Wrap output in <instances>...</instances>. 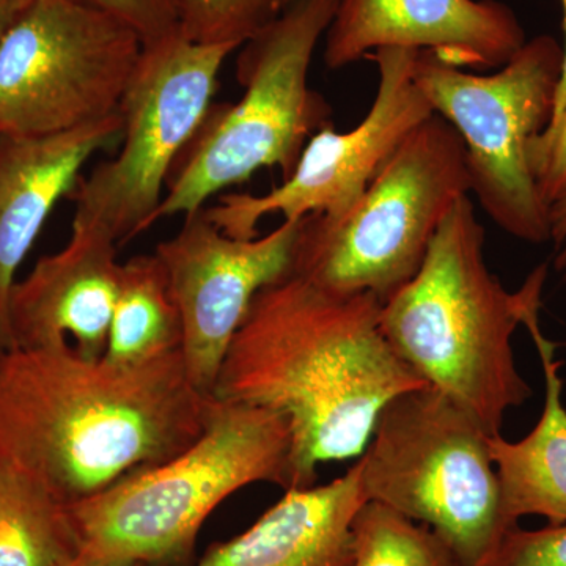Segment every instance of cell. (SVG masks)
I'll return each mask as SVG.
<instances>
[{"label": "cell", "mask_w": 566, "mask_h": 566, "mask_svg": "<svg viewBox=\"0 0 566 566\" xmlns=\"http://www.w3.org/2000/svg\"><path fill=\"white\" fill-rule=\"evenodd\" d=\"M381 307L375 294L327 292L292 273L249 305L212 397L285 417L289 490L315 486L326 461L363 455L382 408L427 386L387 342Z\"/></svg>", "instance_id": "6da1fadb"}, {"label": "cell", "mask_w": 566, "mask_h": 566, "mask_svg": "<svg viewBox=\"0 0 566 566\" xmlns=\"http://www.w3.org/2000/svg\"><path fill=\"white\" fill-rule=\"evenodd\" d=\"M211 397L181 349L118 367L71 344L0 346V461L76 504L188 449Z\"/></svg>", "instance_id": "7a4b0ae2"}, {"label": "cell", "mask_w": 566, "mask_h": 566, "mask_svg": "<svg viewBox=\"0 0 566 566\" xmlns=\"http://www.w3.org/2000/svg\"><path fill=\"white\" fill-rule=\"evenodd\" d=\"M483 245L474 203L461 197L415 277L382 303L381 331L427 385L499 436L506 412L534 394L517 370L512 337L539 314L547 266L536 268L520 292H506L488 270Z\"/></svg>", "instance_id": "3957f363"}, {"label": "cell", "mask_w": 566, "mask_h": 566, "mask_svg": "<svg viewBox=\"0 0 566 566\" xmlns=\"http://www.w3.org/2000/svg\"><path fill=\"white\" fill-rule=\"evenodd\" d=\"M285 417L211 397L199 438L181 453L70 505L77 538L71 566H182L208 516L253 483L289 490Z\"/></svg>", "instance_id": "277c9868"}, {"label": "cell", "mask_w": 566, "mask_h": 566, "mask_svg": "<svg viewBox=\"0 0 566 566\" xmlns=\"http://www.w3.org/2000/svg\"><path fill=\"white\" fill-rule=\"evenodd\" d=\"M338 0H289L268 28L240 48L238 103L212 104L175 163L155 223L191 216L216 193L279 167L289 178L311 137L331 122L329 103L308 84L319 40Z\"/></svg>", "instance_id": "5b68a950"}, {"label": "cell", "mask_w": 566, "mask_h": 566, "mask_svg": "<svg viewBox=\"0 0 566 566\" xmlns=\"http://www.w3.org/2000/svg\"><path fill=\"white\" fill-rule=\"evenodd\" d=\"M490 438L433 386L398 395L379 412L356 463L365 501L433 531L458 565H485L516 527L502 505Z\"/></svg>", "instance_id": "8992f818"}, {"label": "cell", "mask_w": 566, "mask_h": 566, "mask_svg": "<svg viewBox=\"0 0 566 566\" xmlns=\"http://www.w3.org/2000/svg\"><path fill=\"white\" fill-rule=\"evenodd\" d=\"M469 192L463 140L433 114L345 216H305L292 274L327 292L371 293L386 303L415 277L447 212Z\"/></svg>", "instance_id": "52a82bcc"}, {"label": "cell", "mask_w": 566, "mask_h": 566, "mask_svg": "<svg viewBox=\"0 0 566 566\" xmlns=\"http://www.w3.org/2000/svg\"><path fill=\"white\" fill-rule=\"evenodd\" d=\"M564 48L538 35L494 74H475L420 51L412 76L436 115L464 144L471 192L504 232L551 241L549 207L536 189L528 145L553 117Z\"/></svg>", "instance_id": "ba28073f"}, {"label": "cell", "mask_w": 566, "mask_h": 566, "mask_svg": "<svg viewBox=\"0 0 566 566\" xmlns=\"http://www.w3.org/2000/svg\"><path fill=\"white\" fill-rule=\"evenodd\" d=\"M233 48L203 46L180 32L144 46L123 95L122 150L80 178L71 227L123 245L155 223L175 163L212 107L219 71Z\"/></svg>", "instance_id": "9c48e42d"}, {"label": "cell", "mask_w": 566, "mask_h": 566, "mask_svg": "<svg viewBox=\"0 0 566 566\" xmlns=\"http://www.w3.org/2000/svg\"><path fill=\"white\" fill-rule=\"evenodd\" d=\"M144 43L82 0H32L0 39V136L71 132L117 114Z\"/></svg>", "instance_id": "30bf717a"}, {"label": "cell", "mask_w": 566, "mask_h": 566, "mask_svg": "<svg viewBox=\"0 0 566 566\" xmlns=\"http://www.w3.org/2000/svg\"><path fill=\"white\" fill-rule=\"evenodd\" d=\"M419 51L385 48L368 54L378 66L374 104L352 132L324 126L305 145L293 174L263 196L226 193L203 210L208 221L237 240L259 237L268 216L297 221L319 214L338 219L367 191L387 159L417 126L434 114L417 87L412 71Z\"/></svg>", "instance_id": "8fae6325"}, {"label": "cell", "mask_w": 566, "mask_h": 566, "mask_svg": "<svg viewBox=\"0 0 566 566\" xmlns=\"http://www.w3.org/2000/svg\"><path fill=\"white\" fill-rule=\"evenodd\" d=\"M303 219L237 240L208 221L202 208L185 216L180 232L156 248L181 316L186 371L200 392L212 395L255 294L292 273Z\"/></svg>", "instance_id": "7c38bea8"}, {"label": "cell", "mask_w": 566, "mask_h": 566, "mask_svg": "<svg viewBox=\"0 0 566 566\" xmlns=\"http://www.w3.org/2000/svg\"><path fill=\"white\" fill-rule=\"evenodd\" d=\"M324 39L329 70L385 48L431 52L461 70H494L527 41L515 11L499 0H338Z\"/></svg>", "instance_id": "4fadbf2b"}, {"label": "cell", "mask_w": 566, "mask_h": 566, "mask_svg": "<svg viewBox=\"0 0 566 566\" xmlns=\"http://www.w3.org/2000/svg\"><path fill=\"white\" fill-rule=\"evenodd\" d=\"M117 248L109 234L71 227L65 248L41 256L11 290L14 346L71 344L85 359H102L117 296Z\"/></svg>", "instance_id": "5bb4252c"}, {"label": "cell", "mask_w": 566, "mask_h": 566, "mask_svg": "<svg viewBox=\"0 0 566 566\" xmlns=\"http://www.w3.org/2000/svg\"><path fill=\"white\" fill-rule=\"evenodd\" d=\"M120 111L50 136H0V346H14L10 296L18 270L93 155L120 144Z\"/></svg>", "instance_id": "9a60e30c"}, {"label": "cell", "mask_w": 566, "mask_h": 566, "mask_svg": "<svg viewBox=\"0 0 566 566\" xmlns=\"http://www.w3.org/2000/svg\"><path fill=\"white\" fill-rule=\"evenodd\" d=\"M365 502L354 464L327 485L285 491L248 531L192 566H353V521Z\"/></svg>", "instance_id": "2e32d148"}, {"label": "cell", "mask_w": 566, "mask_h": 566, "mask_svg": "<svg viewBox=\"0 0 566 566\" xmlns=\"http://www.w3.org/2000/svg\"><path fill=\"white\" fill-rule=\"evenodd\" d=\"M527 327L545 375V406L534 430L521 441L491 436L490 455L501 485L502 505L512 526L524 516H543L553 526L566 524V409L562 401L556 345L539 327L538 314Z\"/></svg>", "instance_id": "e0dca14e"}, {"label": "cell", "mask_w": 566, "mask_h": 566, "mask_svg": "<svg viewBox=\"0 0 566 566\" xmlns=\"http://www.w3.org/2000/svg\"><path fill=\"white\" fill-rule=\"evenodd\" d=\"M181 344L180 312L159 256L137 255L120 263L102 359L118 367H136L178 352Z\"/></svg>", "instance_id": "ac0fdd59"}, {"label": "cell", "mask_w": 566, "mask_h": 566, "mask_svg": "<svg viewBox=\"0 0 566 566\" xmlns=\"http://www.w3.org/2000/svg\"><path fill=\"white\" fill-rule=\"evenodd\" d=\"M76 557L70 505L29 472L0 461V566H71Z\"/></svg>", "instance_id": "d6986e66"}, {"label": "cell", "mask_w": 566, "mask_h": 566, "mask_svg": "<svg viewBox=\"0 0 566 566\" xmlns=\"http://www.w3.org/2000/svg\"><path fill=\"white\" fill-rule=\"evenodd\" d=\"M353 566H460L430 528L367 501L353 521Z\"/></svg>", "instance_id": "ffe728a7"}, {"label": "cell", "mask_w": 566, "mask_h": 566, "mask_svg": "<svg viewBox=\"0 0 566 566\" xmlns=\"http://www.w3.org/2000/svg\"><path fill=\"white\" fill-rule=\"evenodd\" d=\"M182 39L240 50L285 9L289 0H170Z\"/></svg>", "instance_id": "44dd1931"}, {"label": "cell", "mask_w": 566, "mask_h": 566, "mask_svg": "<svg viewBox=\"0 0 566 566\" xmlns=\"http://www.w3.org/2000/svg\"><path fill=\"white\" fill-rule=\"evenodd\" d=\"M483 566H566V524L538 531L513 527Z\"/></svg>", "instance_id": "7402d4cb"}, {"label": "cell", "mask_w": 566, "mask_h": 566, "mask_svg": "<svg viewBox=\"0 0 566 566\" xmlns=\"http://www.w3.org/2000/svg\"><path fill=\"white\" fill-rule=\"evenodd\" d=\"M528 166L539 197L553 207L566 196V109L528 145Z\"/></svg>", "instance_id": "603a6c76"}, {"label": "cell", "mask_w": 566, "mask_h": 566, "mask_svg": "<svg viewBox=\"0 0 566 566\" xmlns=\"http://www.w3.org/2000/svg\"><path fill=\"white\" fill-rule=\"evenodd\" d=\"M128 24L144 46L178 32L177 14L170 0H82Z\"/></svg>", "instance_id": "cb8c5ba5"}, {"label": "cell", "mask_w": 566, "mask_h": 566, "mask_svg": "<svg viewBox=\"0 0 566 566\" xmlns=\"http://www.w3.org/2000/svg\"><path fill=\"white\" fill-rule=\"evenodd\" d=\"M551 241L556 245V268L566 273V196L549 208Z\"/></svg>", "instance_id": "d4e9b609"}, {"label": "cell", "mask_w": 566, "mask_h": 566, "mask_svg": "<svg viewBox=\"0 0 566 566\" xmlns=\"http://www.w3.org/2000/svg\"><path fill=\"white\" fill-rule=\"evenodd\" d=\"M32 0H0V39L6 35L22 11L31 6Z\"/></svg>", "instance_id": "484cf974"}, {"label": "cell", "mask_w": 566, "mask_h": 566, "mask_svg": "<svg viewBox=\"0 0 566 566\" xmlns=\"http://www.w3.org/2000/svg\"><path fill=\"white\" fill-rule=\"evenodd\" d=\"M562 9H564V31H565V46L564 59H562L560 80H558L556 102H554L553 117L551 122H556L560 117L562 112L566 109V0H560Z\"/></svg>", "instance_id": "4316f807"}]
</instances>
